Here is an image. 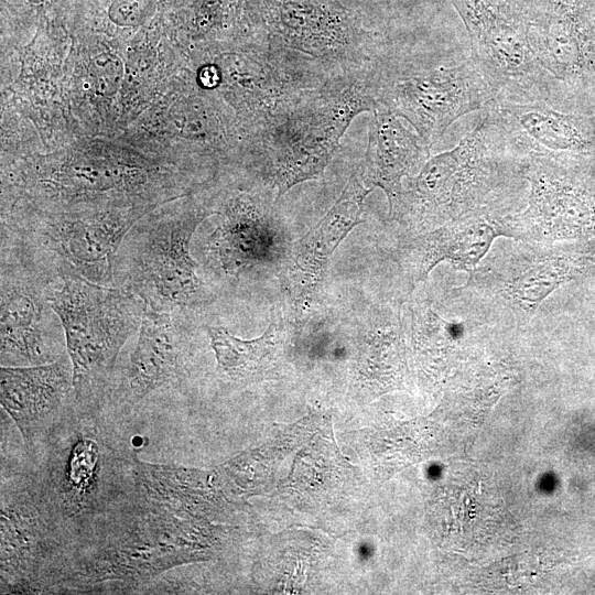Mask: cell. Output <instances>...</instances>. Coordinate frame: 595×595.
Returning <instances> with one entry per match:
<instances>
[{
	"label": "cell",
	"mask_w": 595,
	"mask_h": 595,
	"mask_svg": "<svg viewBox=\"0 0 595 595\" xmlns=\"http://www.w3.org/2000/svg\"><path fill=\"white\" fill-rule=\"evenodd\" d=\"M202 536L193 518L131 490L72 538L54 591H93L107 582L120 589L138 588L178 565L201 560Z\"/></svg>",
	"instance_id": "1"
},
{
	"label": "cell",
	"mask_w": 595,
	"mask_h": 595,
	"mask_svg": "<svg viewBox=\"0 0 595 595\" xmlns=\"http://www.w3.org/2000/svg\"><path fill=\"white\" fill-rule=\"evenodd\" d=\"M527 154L508 138L496 117L483 119L453 149L429 158L409 177L390 215L439 227L487 212L511 209L523 184Z\"/></svg>",
	"instance_id": "2"
},
{
	"label": "cell",
	"mask_w": 595,
	"mask_h": 595,
	"mask_svg": "<svg viewBox=\"0 0 595 595\" xmlns=\"http://www.w3.org/2000/svg\"><path fill=\"white\" fill-rule=\"evenodd\" d=\"M106 424L104 403L74 400L30 456L46 504L69 539L132 490V464Z\"/></svg>",
	"instance_id": "3"
},
{
	"label": "cell",
	"mask_w": 595,
	"mask_h": 595,
	"mask_svg": "<svg viewBox=\"0 0 595 595\" xmlns=\"http://www.w3.org/2000/svg\"><path fill=\"white\" fill-rule=\"evenodd\" d=\"M46 296L64 329L78 402H105L119 355L138 332L144 302L121 285L94 283L72 271L48 273Z\"/></svg>",
	"instance_id": "4"
},
{
	"label": "cell",
	"mask_w": 595,
	"mask_h": 595,
	"mask_svg": "<svg viewBox=\"0 0 595 595\" xmlns=\"http://www.w3.org/2000/svg\"><path fill=\"white\" fill-rule=\"evenodd\" d=\"M202 215L137 223L118 251L115 285H121L155 311L181 312L207 300L198 263L191 252Z\"/></svg>",
	"instance_id": "5"
},
{
	"label": "cell",
	"mask_w": 595,
	"mask_h": 595,
	"mask_svg": "<svg viewBox=\"0 0 595 595\" xmlns=\"http://www.w3.org/2000/svg\"><path fill=\"white\" fill-rule=\"evenodd\" d=\"M375 95L379 105L405 119L429 149L458 118L498 102L472 55L383 71Z\"/></svg>",
	"instance_id": "6"
},
{
	"label": "cell",
	"mask_w": 595,
	"mask_h": 595,
	"mask_svg": "<svg viewBox=\"0 0 595 595\" xmlns=\"http://www.w3.org/2000/svg\"><path fill=\"white\" fill-rule=\"evenodd\" d=\"M470 55L498 102H549L550 82L530 44V10L518 0H451ZM497 102V104H498Z\"/></svg>",
	"instance_id": "7"
},
{
	"label": "cell",
	"mask_w": 595,
	"mask_h": 595,
	"mask_svg": "<svg viewBox=\"0 0 595 595\" xmlns=\"http://www.w3.org/2000/svg\"><path fill=\"white\" fill-rule=\"evenodd\" d=\"M69 542L32 475L1 479V594L50 593Z\"/></svg>",
	"instance_id": "8"
},
{
	"label": "cell",
	"mask_w": 595,
	"mask_h": 595,
	"mask_svg": "<svg viewBox=\"0 0 595 595\" xmlns=\"http://www.w3.org/2000/svg\"><path fill=\"white\" fill-rule=\"evenodd\" d=\"M140 215L107 213L40 219L1 234L2 246L50 271L67 270L98 284L115 285L118 251Z\"/></svg>",
	"instance_id": "9"
},
{
	"label": "cell",
	"mask_w": 595,
	"mask_h": 595,
	"mask_svg": "<svg viewBox=\"0 0 595 595\" xmlns=\"http://www.w3.org/2000/svg\"><path fill=\"white\" fill-rule=\"evenodd\" d=\"M566 255L550 241L512 239L487 253L462 288L493 315L527 324L569 275Z\"/></svg>",
	"instance_id": "10"
},
{
	"label": "cell",
	"mask_w": 595,
	"mask_h": 595,
	"mask_svg": "<svg viewBox=\"0 0 595 595\" xmlns=\"http://www.w3.org/2000/svg\"><path fill=\"white\" fill-rule=\"evenodd\" d=\"M1 366L54 363L67 355L64 329L46 296L48 271L1 249Z\"/></svg>",
	"instance_id": "11"
},
{
	"label": "cell",
	"mask_w": 595,
	"mask_h": 595,
	"mask_svg": "<svg viewBox=\"0 0 595 595\" xmlns=\"http://www.w3.org/2000/svg\"><path fill=\"white\" fill-rule=\"evenodd\" d=\"M531 14L532 52L550 82L549 105L558 91L577 93L595 83V18L586 0H545Z\"/></svg>",
	"instance_id": "12"
},
{
	"label": "cell",
	"mask_w": 595,
	"mask_h": 595,
	"mask_svg": "<svg viewBox=\"0 0 595 595\" xmlns=\"http://www.w3.org/2000/svg\"><path fill=\"white\" fill-rule=\"evenodd\" d=\"M378 106L376 97L354 87L344 89L325 101L309 119L293 122L296 130L275 150L273 180L278 197L293 185L320 177L339 139L353 117L363 110L374 111Z\"/></svg>",
	"instance_id": "13"
},
{
	"label": "cell",
	"mask_w": 595,
	"mask_h": 595,
	"mask_svg": "<svg viewBox=\"0 0 595 595\" xmlns=\"http://www.w3.org/2000/svg\"><path fill=\"white\" fill-rule=\"evenodd\" d=\"M74 400L68 355L45 365L1 366V407L19 430L29 457Z\"/></svg>",
	"instance_id": "14"
},
{
	"label": "cell",
	"mask_w": 595,
	"mask_h": 595,
	"mask_svg": "<svg viewBox=\"0 0 595 595\" xmlns=\"http://www.w3.org/2000/svg\"><path fill=\"white\" fill-rule=\"evenodd\" d=\"M174 313L144 307L134 346L107 388L115 403L133 405L183 379L184 338Z\"/></svg>",
	"instance_id": "15"
},
{
	"label": "cell",
	"mask_w": 595,
	"mask_h": 595,
	"mask_svg": "<svg viewBox=\"0 0 595 595\" xmlns=\"http://www.w3.org/2000/svg\"><path fill=\"white\" fill-rule=\"evenodd\" d=\"M270 33L316 57H335L358 44L364 32L338 0H261Z\"/></svg>",
	"instance_id": "16"
},
{
	"label": "cell",
	"mask_w": 595,
	"mask_h": 595,
	"mask_svg": "<svg viewBox=\"0 0 595 595\" xmlns=\"http://www.w3.org/2000/svg\"><path fill=\"white\" fill-rule=\"evenodd\" d=\"M487 111L526 154L595 152V116L564 112L544 101L498 102Z\"/></svg>",
	"instance_id": "17"
},
{
	"label": "cell",
	"mask_w": 595,
	"mask_h": 595,
	"mask_svg": "<svg viewBox=\"0 0 595 595\" xmlns=\"http://www.w3.org/2000/svg\"><path fill=\"white\" fill-rule=\"evenodd\" d=\"M511 209L467 216L430 229L407 246L408 267L416 281L428 279L440 262H450L469 274L491 249L498 237H505L504 216Z\"/></svg>",
	"instance_id": "18"
},
{
	"label": "cell",
	"mask_w": 595,
	"mask_h": 595,
	"mask_svg": "<svg viewBox=\"0 0 595 595\" xmlns=\"http://www.w3.org/2000/svg\"><path fill=\"white\" fill-rule=\"evenodd\" d=\"M372 112L364 178L387 194L390 209L402 193V177L422 167L430 149L381 105Z\"/></svg>",
	"instance_id": "19"
},
{
	"label": "cell",
	"mask_w": 595,
	"mask_h": 595,
	"mask_svg": "<svg viewBox=\"0 0 595 595\" xmlns=\"http://www.w3.org/2000/svg\"><path fill=\"white\" fill-rule=\"evenodd\" d=\"M372 190L366 188L361 177L353 174L332 208L295 244L293 269L305 284L315 285L323 279L332 253L351 229L364 221V201Z\"/></svg>",
	"instance_id": "20"
},
{
	"label": "cell",
	"mask_w": 595,
	"mask_h": 595,
	"mask_svg": "<svg viewBox=\"0 0 595 595\" xmlns=\"http://www.w3.org/2000/svg\"><path fill=\"white\" fill-rule=\"evenodd\" d=\"M269 249V229L261 213L247 203H236L208 236L206 250L217 267L231 278L261 261Z\"/></svg>",
	"instance_id": "21"
},
{
	"label": "cell",
	"mask_w": 595,
	"mask_h": 595,
	"mask_svg": "<svg viewBox=\"0 0 595 595\" xmlns=\"http://www.w3.org/2000/svg\"><path fill=\"white\" fill-rule=\"evenodd\" d=\"M207 333L218 369L236 380L260 376L269 367L277 349L273 324L262 336L248 340L234 336L223 326H208Z\"/></svg>",
	"instance_id": "22"
}]
</instances>
